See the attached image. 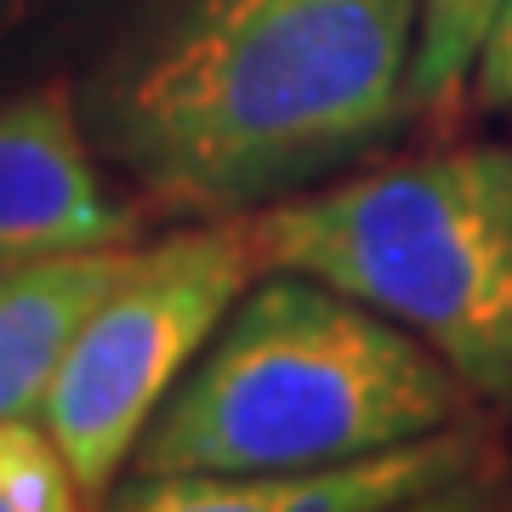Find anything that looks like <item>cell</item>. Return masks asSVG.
<instances>
[{
    "instance_id": "cell-1",
    "label": "cell",
    "mask_w": 512,
    "mask_h": 512,
    "mask_svg": "<svg viewBox=\"0 0 512 512\" xmlns=\"http://www.w3.org/2000/svg\"><path fill=\"white\" fill-rule=\"evenodd\" d=\"M427 0H160L74 74L97 154L148 211L251 217L416 114Z\"/></svg>"
},
{
    "instance_id": "cell-9",
    "label": "cell",
    "mask_w": 512,
    "mask_h": 512,
    "mask_svg": "<svg viewBox=\"0 0 512 512\" xmlns=\"http://www.w3.org/2000/svg\"><path fill=\"white\" fill-rule=\"evenodd\" d=\"M501 0H427L416 52V114H439L467 97L473 63L490 40Z\"/></svg>"
},
{
    "instance_id": "cell-12",
    "label": "cell",
    "mask_w": 512,
    "mask_h": 512,
    "mask_svg": "<svg viewBox=\"0 0 512 512\" xmlns=\"http://www.w3.org/2000/svg\"><path fill=\"white\" fill-rule=\"evenodd\" d=\"M507 114H512V109H507Z\"/></svg>"
},
{
    "instance_id": "cell-10",
    "label": "cell",
    "mask_w": 512,
    "mask_h": 512,
    "mask_svg": "<svg viewBox=\"0 0 512 512\" xmlns=\"http://www.w3.org/2000/svg\"><path fill=\"white\" fill-rule=\"evenodd\" d=\"M467 103L478 114H507L512 109V0H501V12L490 23V40L473 63V80H467Z\"/></svg>"
},
{
    "instance_id": "cell-11",
    "label": "cell",
    "mask_w": 512,
    "mask_h": 512,
    "mask_svg": "<svg viewBox=\"0 0 512 512\" xmlns=\"http://www.w3.org/2000/svg\"><path fill=\"white\" fill-rule=\"evenodd\" d=\"M0 512H6V478H0Z\"/></svg>"
},
{
    "instance_id": "cell-3",
    "label": "cell",
    "mask_w": 512,
    "mask_h": 512,
    "mask_svg": "<svg viewBox=\"0 0 512 512\" xmlns=\"http://www.w3.org/2000/svg\"><path fill=\"white\" fill-rule=\"evenodd\" d=\"M268 268L421 336L478 404H512V143H456L262 205Z\"/></svg>"
},
{
    "instance_id": "cell-7",
    "label": "cell",
    "mask_w": 512,
    "mask_h": 512,
    "mask_svg": "<svg viewBox=\"0 0 512 512\" xmlns=\"http://www.w3.org/2000/svg\"><path fill=\"white\" fill-rule=\"evenodd\" d=\"M131 245L57 251L0 268V416H40L74 336L126 274Z\"/></svg>"
},
{
    "instance_id": "cell-8",
    "label": "cell",
    "mask_w": 512,
    "mask_h": 512,
    "mask_svg": "<svg viewBox=\"0 0 512 512\" xmlns=\"http://www.w3.org/2000/svg\"><path fill=\"white\" fill-rule=\"evenodd\" d=\"M160 0H0V92L80 74Z\"/></svg>"
},
{
    "instance_id": "cell-2",
    "label": "cell",
    "mask_w": 512,
    "mask_h": 512,
    "mask_svg": "<svg viewBox=\"0 0 512 512\" xmlns=\"http://www.w3.org/2000/svg\"><path fill=\"white\" fill-rule=\"evenodd\" d=\"M473 416L439 353L325 279L268 268L171 387L126 473H291Z\"/></svg>"
},
{
    "instance_id": "cell-5",
    "label": "cell",
    "mask_w": 512,
    "mask_h": 512,
    "mask_svg": "<svg viewBox=\"0 0 512 512\" xmlns=\"http://www.w3.org/2000/svg\"><path fill=\"white\" fill-rule=\"evenodd\" d=\"M512 467L490 427L473 416L393 439L376 450H353L336 461H313L291 473H126L109 507L120 512H473L501 507Z\"/></svg>"
},
{
    "instance_id": "cell-6",
    "label": "cell",
    "mask_w": 512,
    "mask_h": 512,
    "mask_svg": "<svg viewBox=\"0 0 512 512\" xmlns=\"http://www.w3.org/2000/svg\"><path fill=\"white\" fill-rule=\"evenodd\" d=\"M143 200H120L103 171L74 74L0 92V268L57 251L131 245Z\"/></svg>"
},
{
    "instance_id": "cell-4",
    "label": "cell",
    "mask_w": 512,
    "mask_h": 512,
    "mask_svg": "<svg viewBox=\"0 0 512 512\" xmlns=\"http://www.w3.org/2000/svg\"><path fill=\"white\" fill-rule=\"evenodd\" d=\"M256 274H268L256 217H200L154 245H131L126 274L74 336L40 404L46 433L86 490V507H109L160 404Z\"/></svg>"
}]
</instances>
